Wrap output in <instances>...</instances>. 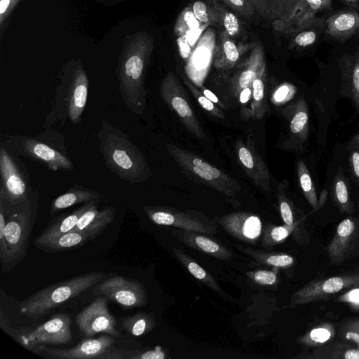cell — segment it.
Masks as SVG:
<instances>
[{
    "mask_svg": "<svg viewBox=\"0 0 359 359\" xmlns=\"http://www.w3.org/2000/svg\"><path fill=\"white\" fill-rule=\"evenodd\" d=\"M154 39L145 31L126 38L116 69L119 91L126 107L142 115L147 102L144 78L154 50Z\"/></svg>",
    "mask_w": 359,
    "mask_h": 359,
    "instance_id": "6da1fadb",
    "label": "cell"
},
{
    "mask_svg": "<svg viewBox=\"0 0 359 359\" xmlns=\"http://www.w3.org/2000/svg\"><path fill=\"white\" fill-rule=\"evenodd\" d=\"M97 137L107 167L118 178L135 184L153 175L144 155L120 128L104 121Z\"/></svg>",
    "mask_w": 359,
    "mask_h": 359,
    "instance_id": "7a4b0ae2",
    "label": "cell"
},
{
    "mask_svg": "<svg viewBox=\"0 0 359 359\" xmlns=\"http://www.w3.org/2000/svg\"><path fill=\"white\" fill-rule=\"evenodd\" d=\"M90 272L48 285L20 302V311L34 320L96 285L105 276Z\"/></svg>",
    "mask_w": 359,
    "mask_h": 359,
    "instance_id": "3957f363",
    "label": "cell"
},
{
    "mask_svg": "<svg viewBox=\"0 0 359 359\" xmlns=\"http://www.w3.org/2000/svg\"><path fill=\"white\" fill-rule=\"evenodd\" d=\"M88 88L87 74L79 62L57 87L53 107L46 118V126L57 121L63 123L67 119L73 124L80 123L87 102Z\"/></svg>",
    "mask_w": 359,
    "mask_h": 359,
    "instance_id": "277c9868",
    "label": "cell"
},
{
    "mask_svg": "<svg viewBox=\"0 0 359 359\" xmlns=\"http://www.w3.org/2000/svg\"><path fill=\"white\" fill-rule=\"evenodd\" d=\"M166 149L177 163L194 180L215 189L231 200L241 187L235 179L189 151L167 143Z\"/></svg>",
    "mask_w": 359,
    "mask_h": 359,
    "instance_id": "5b68a950",
    "label": "cell"
},
{
    "mask_svg": "<svg viewBox=\"0 0 359 359\" xmlns=\"http://www.w3.org/2000/svg\"><path fill=\"white\" fill-rule=\"evenodd\" d=\"M34 193L20 203L13 206L6 205L12 210L6 220L4 231L8 255L6 271L20 263L27 254L32 231V201Z\"/></svg>",
    "mask_w": 359,
    "mask_h": 359,
    "instance_id": "8992f818",
    "label": "cell"
},
{
    "mask_svg": "<svg viewBox=\"0 0 359 359\" xmlns=\"http://www.w3.org/2000/svg\"><path fill=\"white\" fill-rule=\"evenodd\" d=\"M6 147L15 155L39 162L52 171L69 172L74 170V163L61 148L42 141L41 137L11 136L7 140Z\"/></svg>",
    "mask_w": 359,
    "mask_h": 359,
    "instance_id": "52a82bcc",
    "label": "cell"
},
{
    "mask_svg": "<svg viewBox=\"0 0 359 359\" xmlns=\"http://www.w3.org/2000/svg\"><path fill=\"white\" fill-rule=\"evenodd\" d=\"M70 326L71 319L67 314L56 313L33 330L20 332L9 326L6 333L34 352L39 345L68 344L72 337Z\"/></svg>",
    "mask_w": 359,
    "mask_h": 359,
    "instance_id": "ba28073f",
    "label": "cell"
},
{
    "mask_svg": "<svg viewBox=\"0 0 359 359\" xmlns=\"http://www.w3.org/2000/svg\"><path fill=\"white\" fill-rule=\"evenodd\" d=\"M0 198L6 205L20 203L34 193L27 173L3 145L0 147Z\"/></svg>",
    "mask_w": 359,
    "mask_h": 359,
    "instance_id": "9c48e42d",
    "label": "cell"
},
{
    "mask_svg": "<svg viewBox=\"0 0 359 359\" xmlns=\"http://www.w3.org/2000/svg\"><path fill=\"white\" fill-rule=\"evenodd\" d=\"M159 91L162 100L177 114L184 126L196 137L205 139V133L187 94L172 72H168L162 79Z\"/></svg>",
    "mask_w": 359,
    "mask_h": 359,
    "instance_id": "30bf717a",
    "label": "cell"
},
{
    "mask_svg": "<svg viewBox=\"0 0 359 359\" xmlns=\"http://www.w3.org/2000/svg\"><path fill=\"white\" fill-rule=\"evenodd\" d=\"M93 293L103 296L124 309L145 306L148 302L147 291L137 280L114 276L94 286Z\"/></svg>",
    "mask_w": 359,
    "mask_h": 359,
    "instance_id": "8fae6325",
    "label": "cell"
},
{
    "mask_svg": "<svg viewBox=\"0 0 359 359\" xmlns=\"http://www.w3.org/2000/svg\"><path fill=\"white\" fill-rule=\"evenodd\" d=\"M355 287H359V272L316 279L292 295L290 305L296 306L326 300L334 294Z\"/></svg>",
    "mask_w": 359,
    "mask_h": 359,
    "instance_id": "7c38bea8",
    "label": "cell"
},
{
    "mask_svg": "<svg viewBox=\"0 0 359 359\" xmlns=\"http://www.w3.org/2000/svg\"><path fill=\"white\" fill-rule=\"evenodd\" d=\"M107 299L103 296H98L76 315V323L84 337H91L100 332L114 337H121L116 328V320L109 311Z\"/></svg>",
    "mask_w": 359,
    "mask_h": 359,
    "instance_id": "4fadbf2b",
    "label": "cell"
},
{
    "mask_svg": "<svg viewBox=\"0 0 359 359\" xmlns=\"http://www.w3.org/2000/svg\"><path fill=\"white\" fill-rule=\"evenodd\" d=\"M332 4V0H299L289 14L273 22L271 27L277 33L291 36L311 24L316 17L330 13Z\"/></svg>",
    "mask_w": 359,
    "mask_h": 359,
    "instance_id": "5bb4252c",
    "label": "cell"
},
{
    "mask_svg": "<svg viewBox=\"0 0 359 359\" xmlns=\"http://www.w3.org/2000/svg\"><path fill=\"white\" fill-rule=\"evenodd\" d=\"M143 210L151 221L158 225L171 226L182 230L208 234L217 232L212 224L205 222V219H201L194 213L164 206L144 205Z\"/></svg>",
    "mask_w": 359,
    "mask_h": 359,
    "instance_id": "9a60e30c",
    "label": "cell"
},
{
    "mask_svg": "<svg viewBox=\"0 0 359 359\" xmlns=\"http://www.w3.org/2000/svg\"><path fill=\"white\" fill-rule=\"evenodd\" d=\"M114 343L113 336L103 334L97 338L87 337L69 348H48L39 345L34 352L44 353L47 357L57 359H100Z\"/></svg>",
    "mask_w": 359,
    "mask_h": 359,
    "instance_id": "2e32d148",
    "label": "cell"
},
{
    "mask_svg": "<svg viewBox=\"0 0 359 359\" xmlns=\"http://www.w3.org/2000/svg\"><path fill=\"white\" fill-rule=\"evenodd\" d=\"M217 48L216 33L211 26L205 29L187 60L185 72L198 85L208 74Z\"/></svg>",
    "mask_w": 359,
    "mask_h": 359,
    "instance_id": "e0dca14e",
    "label": "cell"
},
{
    "mask_svg": "<svg viewBox=\"0 0 359 359\" xmlns=\"http://www.w3.org/2000/svg\"><path fill=\"white\" fill-rule=\"evenodd\" d=\"M280 111L288 123L286 147L303 151L309 135V109L305 98L303 95L299 97Z\"/></svg>",
    "mask_w": 359,
    "mask_h": 359,
    "instance_id": "ac0fdd59",
    "label": "cell"
},
{
    "mask_svg": "<svg viewBox=\"0 0 359 359\" xmlns=\"http://www.w3.org/2000/svg\"><path fill=\"white\" fill-rule=\"evenodd\" d=\"M235 147L239 163L244 172L257 186L268 191L270 185L269 171L257 151L253 135L249 134L245 142L238 140Z\"/></svg>",
    "mask_w": 359,
    "mask_h": 359,
    "instance_id": "d6986e66",
    "label": "cell"
},
{
    "mask_svg": "<svg viewBox=\"0 0 359 359\" xmlns=\"http://www.w3.org/2000/svg\"><path fill=\"white\" fill-rule=\"evenodd\" d=\"M358 237L359 224L355 218L348 217L341 221L327 247L330 264L339 265L348 259Z\"/></svg>",
    "mask_w": 359,
    "mask_h": 359,
    "instance_id": "ffe728a7",
    "label": "cell"
},
{
    "mask_svg": "<svg viewBox=\"0 0 359 359\" xmlns=\"http://www.w3.org/2000/svg\"><path fill=\"white\" fill-rule=\"evenodd\" d=\"M218 222L232 236L249 243L259 238L262 224L257 215L247 212H232L218 219Z\"/></svg>",
    "mask_w": 359,
    "mask_h": 359,
    "instance_id": "44dd1931",
    "label": "cell"
},
{
    "mask_svg": "<svg viewBox=\"0 0 359 359\" xmlns=\"http://www.w3.org/2000/svg\"><path fill=\"white\" fill-rule=\"evenodd\" d=\"M325 37L344 43L359 34V12L350 8L339 10L328 15L325 20Z\"/></svg>",
    "mask_w": 359,
    "mask_h": 359,
    "instance_id": "7402d4cb",
    "label": "cell"
},
{
    "mask_svg": "<svg viewBox=\"0 0 359 359\" xmlns=\"http://www.w3.org/2000/svg\"><path fill=\"white\" fill-rule=\"evenodd\" d=\"M266 67L263 46L256 43L248 57L231 77L229 88L231 93L238 97L245 88L252 87V82L259 73Z\"/></svg>",
    "mask_w": 359,
    "mask_h": 359,
    "instance_id": "603a6c76",
    "label": "cell"
},
{
    "mask_svg": "<svg viewBox=\"0 0 359 359\" xmlns=\"http://www.w3.org/2000/svg\"><path fill=\"white\" fill-rule=\"evenodd\" d=\"M344 96L350 98L359 116V46L353 54L344 53L339 60Z\"/></svg>",
    "mask_w": 359,
    "mask_h": 359,
    "instance_id": "cb8c5ba5",
    "label": "cell"
},
{
    "mask_svg": "<svg viewBox=\"0 0 359 359\" xmlns=\"http://www.w3.org/2000/svg\"><path fill=\"white\" fill-rule=\"evenodd\" d=\"M99 201H96L79 218L75 227L71 231L86 233L94 240L114 220L116 208L104 207L101 211L97 210Z\"/></svg>",
    "mask_w": 359,
    "mask_h": 359,
    "instance_id": "d4e9b609",
    "label": "cell"
},
{
    "mask_svg": "<svg viewBox=\"0 0 359 359\" xmlns=\"http://www.w3.org/2000/svg\"><path fill=\"white\" fill-rule=\"evenodd\" d=\"M182 242L198 251L212 257L227 259L232 257L231 252L219 243L196 231L177 230L173 232Z\"/></svg>",
    "mask_w": 359,
    "mask_h": 359,
    "instance_id": "484cf974",
    "label": "cell"
},
{
    "mask_svg": "<svg viewBox=\"0 0 359 359\" xmlns=\"http://www.w3.org/2000/svg\"><path fill=\"white\" fill-rule=\"evenodd\" d=\"M96 201L85 203L74 212L55 217L34 240V244L54 238L71 231L80 217L89 209Z\"/></svg>",
    "mask_w": 359,
    "mask_h": 359,
    "instance_id": "4316f807",
    "label": "cell"
},
{
    "mask_svg": "<svg viewBox=\"0 0 359 359\" xmlns=\"http://www.w3.org/2000/svg\"><path fill=\"white\" fill-rule=\"evenodd\" d=\"M256 14L271 24L289 14L299 0H246Z\"/></svg>",
    "mask_w": 359,
    "mask_h": 359,
    "instance_id": "83f0119b",
    "label": "cell"
},
{
    "mask_svg": "<svg viewBox=\"0 0 359 359\" xmlns=\"http://www.w3.org/2000/svg\"><path fill=\"white\" fill-rule=\"evenodd\" d=\"M100 196L99 192L91 189L79 184L74 185L53 201L50 214L54 215L61 210L79 203L100 201Z\"/></svg>",
    "mask_w": 359,
    "mask_h": 359,
    "instance_id": "f1b7e54d",
    "label": "cell"
},
{
    "mask_svg": "<svg viewBox=\"0 0 359 359\" xmlns=\"http://www.w3.org/2000/svg\"><path fill=\"white\" fill-rule=\"evenodd\" d=\"M242 53V48L238 47L232 38L223 29L219 34V44L216 48L214 67L222 71L229 70L236 65Z\"/></svg>",
    "mask_w": 359,
    "mask_h": 359,
    "instance_id": "f546056e",
    "label": "cell"
},
{
    "mask_svg": "<svg viewBox=\"0 0 359 359\" xmlns=\"http://www.w3.org/2000/svg\"><path fill=\"white\" fill-rule=\"evenodd\" d=\"M266 67L263 69L255 79L252 85V101L247 113L249 118L257 121L268 112L269 107L266 101Z\"/></svg>",
    "mask_w": 359,
    "mask_h": 359,
    "instance_id": "4dcf8cb0",
    "label": "cell"
},
{
    "mask_svg": "<svg viewBox=\"0 0 359 359\" xmlns=\"http://www.w3.org/2000/svg\"><path fill=\"white\" fill-rule=\"evenodd\" d=\"M331 195L333 201L341 213L354 212V204L351 197L348 179L344 168L339 166L332 182Z\"/></svg>",
    "mask_w": 359,
    "mask_h": 359,
    "instance_id": "1f68e13d",
    "label": "cell"
},
{
    "mask_svg": "<svg viewBox=\"0 0 359 359\" xmlns=\"http://www.w3.org/2000/svg\"><path fill=\"white\" fill-rule=\"evenodd\" d=\"M308 359H359V348L346 342H329L316 347L306 356Z\"/></svg>",
    "mask_w": 359,
    "mask_h": 359,
    "instance_id": "d6a6232c",
    "label": "cell"
},
{
    "mask_svg": "<svg viewBox=\"0 0 359 359\" xmlns=\"http://www.w3.org/2000/svg\"><path fill=\"white\" fill-rule=\"evenodd\" d=\"M92 240L89 235L79 231H69L54 238L34 244L46 252H60L80 248Z\"/></svg>",
    "mask_w": 359,
    "mask_h": 359,
    "instance_id": "836d02e7",
    "label": "cell"
},
{
    "mask_svg": "<svg viewBox=\"0 0 359 359\" xmlns=\"http://www.w3.org/2000/svg\"><path fill=\"white\" fill-rule=\"evenodd\" d=\"M327 16V14H323L316 17L311 24L291 35L293 37L290 40L289 48L304 49L313 45L320 34L324 32Z\"/></svg>",
    "mask_w": 359,
    "mask_h": 359,
    "instance_id": "e575fe53",
    "label": "cell"
},
{
    "mask_svg": "<svg viewBox=\"0 0 359 359\" xmlns=\"http://www.w3.org/2000/svg\"><path fill=\"white\" fill-rule=\"evenodd\" d=\"M297 175L302 191L309 204L315 210L326 201L327 191L323 190L318 201L316 186L305 162L299 159L297 163Z\"/></svg>",
    "mask_w": 359,
    "mask_h": 359,
    "instance_id": "d590c367",
    "label": "cell"
},
{
    "mask_svg": "<svg viewBox=\"0 0 359 359\" xmlns=\"http://www.w3.org/2000/svg\"><path fill=\"white\" fill-rule=\"evenodd\" d=\"M121 327L133 336H142L151 331L156 325L153 313L137 312L120 318Z\"/></svg>",
    "mask_w": 359,
    "mask_h": 359,
    "instance_id": "8d00e7d4",
    "label": "cell"
},
{
    "mask_svg": "<svg viewBox=\"0 0 359 359\" xmlns=\"http://www.w3.org/2000/svg\"><path fill=\"white\" fill-rule=\"evenodd\" d=\"M165 353L161 347L147 350H128L109 347L100 359H164Z\"/></svg>",
    "mask_w": 359,
    "mask_h": 359,
    "instance_id": "74e56055",
    "label": "cell"
},
{
    "mask_svg": "<svg viewBox=\"0 0 359 359\" xmlns=\"http://www.w3.org/2000/svg\"><path fill=\"white\" fill-rule=\"evenodd\" d=\"M335 335L334 326L321 323L306 332L298 339V342L308 347L316 348L328 344Z\"/></svg>",
    "mask_w": 359,
    "mask_h": 359,
    "instance_id": "f35d334b",
    "label": "cell"
},
{
    "mask_svg": "<svg viewBox=\"0 0 359 359\" xmlns=\"http://www.w3.org/2000/svg\"><path fill=\"white\" fill-rule=\"evenodd\" d=\"M173 252L194 277L217 292L220 293L222 292L213 277L198 263L177 248H173Z\"/></svg>",
    "mask_w": 359,
    "mask_h": 359,
    "instance_id": "ab89813d",
    "label": "cell"
},
{
    "mask_svg": "<svg viewBox=\"0 0 359 359\" xmlns=\"http://www.w3.org/2000/svg\"><path fill=\"white\" fill-rule=\"evenodd\" d=\"M210 3L217 14L218 25L224 28L231 38L238 36L241 27L240 20L236 14L221 4L218 0H210Z\"/></svg>",
    "mask_w": 359,
    "mask_h": 359,
    "instance_id": "60d3db41",
    "label": "cell"
},
{
    "mask_svg": "<svg viewBox=\"0 0 359 359\" xmlns=\"http://www.w3.org/2000/svg\"><path fill=\"white\" fill-rule=\"evenodd\" d=\"M183 81L187 87L189 89L191 94L195 97L199 105L211 116L223 119L224 114L223 111L215 103L207 98L192 81L187 76H182Z\"/></svg>",
    "mask_w": 359,
    "mask_h": 359,
    "instance_id": "b9f144b4",
    "label": "cell"
},
{
    "mask_svg": "<svg viewBox=\"0 0 359 359\" xmlns=\"http://www.w3.org/2000/svg\"><path fill=\"white\" fill-rule=\"evenodd\" d=\"M202 25L195 17L191 6L185 7L178 15L173 29L175 36H181ZM204 26V25H203Z\"/></svg>",
    "mask_w": 359,
    "mask_h": 359,
    "instance_id": "7bdbcfd3",
    "label": "cell"
},
{
    "mask_svg": "<svg viewBox=\"0 0 359 359\" xmlns=\"http://www.w3.org/2000/svg\"><path fill=\"white\" fill-rule=\"evenodd\" d=\"M194 14L201 25L210 27L218 25V17L211 5L202 1H196L191 5Z\"/></svg>",
    "mask_w": 359,
    "mask_h": 359,
    "instance_id": "ee69618b",
    "label": "cell"
},
{
    "mask_svg": "<svg viewBox=\"0 0 359 359\" xmlns=\"http://www.w3.org/2000/svg\"><path fill=\"white\" fill-rule=\"evenodd\" d=\"M287 182L284 180L278 186V201L279 204L281 217L286 225H292L296 222L294 220L293 206L290 200L285 195V188Z\"/></svg>",
    "mask_w": 359,
    "mask_h": 359,
    "instance_id": "f6af8a7d",
    "label": "cell"
},
{
    "mask_svg": "<svg viewBox=\"0 0 359 359\" xmlns=\"http://www.w3.org/2000/svg\"><path fill=\"white\" fill-rule=\"evenodd\" d=\"M296 90V87L290 83H281L271 93V102L278 107L283 105L294 97Z\"/></svg>",
    "mask_w": 359,
    "mask_h": 359,
    "instance_id": "bcb514c9",
    "label": "cell"
},
{
    "mask_svg": "<svg viewBox=\"0 0 359 359\" xmlns=\"http://www.w3.org/2000/svg\"><path fill=\"white\" fill-rule=\"evenodd\" d=\"M6 210L4 203L3 200L0 198V258L3 271H6L8 264V248L4 232L6 222Z\"/></svg>",
    "mask_w": 359,
    "mask_h": 359,
    "instance_id": "7dc6e473",
    "label": "cell"
},
{
    "mask_svg": "<svg viewBox=\"0 0 359 359\" xmlns=\"http://www.w3.org/2000/svg\"><path fill=\"white\" fill-rule=\"evenodd\" d=\"M231 9L247 18L254 17L256 14L253 8L246 0H221Z\"/></svg>",
    "mask_w": 359,
    "mask_h": 359,
    "instance_id": "c3c4849f",
    "label": "cell"
},
{
    "mask_svg": "<svg viewBox=\"0 0 359 359\" xmlns=\"http://www.w3.org/2000/svg\"><path fill=\"white\" fill-rule=\"evenodd\" d=\"M299 221L292 225L276 226L271 228L269 232L270 239L274 243H280L287 238L297 228Z\"/></svg>",
    "mask_w": 359,
    "mask_h": 359,
    "instance_id": "681fc988",
    "label": "cell"
},
{
    "mask_svg": "<svg viewBox=\"0 0 359 359\" xmlns=\"http://www.w3.org/2000/svg\"><path fill=\"white\" fill-rule=\"evenodd\" d=\"M348 164L351 174L359 186V146L349 144Z\"/></svg>",
    "mask_w": 359,
    "mask_h": 359,
    "instance_id": "f907efd6",
    "label": "cell"
},
{
    "mask_svg": "<svg viewBox=\"0 0 359 359\" xmlns=\"http://www.w3.org/2000/svg\"><path fill=\"white\" fill-rule=\"evenodd\" d=\"M262 259L266 264L276 267H286L294 263V258L287 254L270 255Z\"/></svg>",
    "mask_w": 359,
    "mask_h": 359,
    "instance_id": "816d5d0a",
    "label": "cell"
},
{
    "mask_svg": "<svg viewBox=\"0 0 359 359\" xmlns=\"http://www.w3.org/2000/svg\"><path fill=\"white\" fill-rule=\"evenodd\" d=\"M252 278L259 284L271 285L276 282L277 274L271 271L259 270L253 273Z\"/></svg>",
    "mask_w": 359,
    "mask_h": 359,
    "instance_id": "f5cc1de1",
    "label": "cell"
},
{
    "mask_svg": "<svg viewBox=\"0 0 359 359\" xmlns=\"http://www.w3.org/2000/svg\"><path fill=\"white\" fill-rule=\"evenodd\" d=\"M20 0H0V25L2 29L3 24L8 18Z\"/></svg>",
    "mask_w": 359,
    "mask_h": 359,
    "instance_id": "db71d44e",
    "label": "cell"
},
{
    "mask_svg": "<svg viewBox=\"0 0 359 359\" xmlns=\"http://www.w3.org/2000/svg\"><path fill=\"white\" fill-rule=\"evenodd\" d=\"M341 301L352 304L359 303V287L353 288L352 290L348 291L344 295L340 297Z\"/></svg>",
    "mask_w": 359,
    "mask_h": 359,
    "instance_id": "11a10c76",
    "label": "cell"
},
{
    "mask_svg": "<svg viewBox=\"0 0 359 359\" xmlns=\"http://www.w3.org/2000/svg\"><path fill=\"white\" fill-rule=\"evenodd\" d=\"M199 89L203 93V94L208 98L210 101H212L213 103L219 106V107H222L224 109H226V106L219 100V99L208 88L203 87V86H199Z\"/></svg>",
    "mask_w": 359,
    "mask_h": 359,
    "instance_id": "9f6ffc18",
    "label": "cell"
},
{
    "mask_svg": "<svg viewBox=\"0 0 359 359\" xmlns=\"http://www.w3.org/2000/svg\"><path fill=\"white\" fill-rule=\"evenodd\" d=\"M344 338L348 341H352L359 348V333L353 330L343 329Z\"/></svg>",
    "mask_w": 359,
    "mask_h": 359,
    "instance_id": "6f0895ef",
    "label": "cell"
},
{
    "mask_svg": "<svg viewBox=\"0 0 359 359\" xmlns=\"http://www.w3.org/2000/svg\"><path fill=\"white\" fill-rule=\"evenodd\" d=\"M252 87H247L241 90L238 95L239 102L242 104H246L252 98Z\"/></svg>",
    "mask_w": 359,
    "mask_h": 359,
    "instance_id": "680465c9",
    "label": "cell"
},
{
    "mask_svg": "<svg viewBox=\"0 0 359 359\" xmlns=\"http://www.w3.org/2000/svg\"><path fill=\"white\" fill-rule=\"evenodd\" d=\"M343 329L353 330L359 333V318L348 320L343 326Z\"/></svg>",
    "mask_w": 359,
    "mask_h": 359,
    "instance_id": "91938a15",
    "label": "cell"
},
{
    "mask_svg": "<svg viewBox=\"0 0 359 359\" xmlns=\"http://www.w3.org/2000/svg\"><path fill=\"white\" fill-rule=\"evenodd\" d=\"M342 1L350 8L359 9V0H342Z\"/></svg>",
    "mask_w": 359,
    "mask_h": 359,
    "instance_id": "94428289",
    "label": "cell"
},
{
    "mask_svg": "<svg viewBox=\"0 0 359 359\" xmlns=\"http://www.w3.org/2000/svg\"><path fill=\"white\" fill-rule=\"evenodd\" d=\"M350 144L359 146V133H357L351 140Z\"/></svg>",
    "mask_w": 359,
    "mask_h": 359,
    "instance_id": "6125c7cd",
    "label": "cell"
},
{
    "mask_svg": "<svg viewBox=\"0 0 359 359\" xmlns=\"http://www.w3.org/2000/svg\"><path fill=\"white\" fill-rule=\"evenodd\" d=\"M358 208H359V201H358Z\"/></svg>",
    "mask_w": 359,
    "mask_h": 359,
    "instance_id": "be15d7a7",
    "label": "cell"
},
{
    "mask_svg": "<svg viewBox=\"0 0 359 359\" xmlns=\"http://www.w3.org/2000/svg\"><path fill=\"white\" fill-rule=\"evenodd\" d=\"M359 46V45H358Z\"/></svg>",
    "mask_w": 359,
    "mask_h": 359,
    "instance_id": "e7e4bbea",
    "label": "cell"
}]
</instances>
